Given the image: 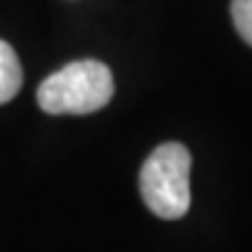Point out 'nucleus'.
I'll list each match as a JSON object with an SVG mask.
<instances>
[{
    "label": "nucleus",
    "instance_id": "obj_1",
    "mask_svg": "<svg viewBox=\"0 0 252 252\" xmlns=\"http://www.w3.org/2000/svg\"><path fill=\"white\" fill-rule=\"evenodd\" d=\"M113 98V75L98 60H77L64 64L39 85L36 100L52 116L95 113Z\"/></svg>",
    "mask_w": 252,
    "mask_h": 252
},
{
    "label": "nucleus",
    "instance_id": "obj_4",
    "mask_svg": "<svg viewBox=\"0 0 252 252\" xmlns=\"http://www.w3.org/2000/svg\"><path fill=\"white\" fill-rule=\"evenodd\" d=\"M232 21L250 47H252V0H232Z\"/></svg>",
    "mask_w": 252,
    "mask_h": 252
},
{
    "label": "nucleus",
    "instance_id": "obj_3",
    "mask_svg": "<svg viewBox=\"0 0 252 252\" xmlns=\"http://www.w3.org/2000/svg\"><path fill=\"white\" fill-rule=\"evenodd\" d=\"M24 85V70H21L18 54L8 41L0 39V106L18 95Z\"/></svg>",
    "mask_w": 252,
    "mask_h": 252
},
{
    "label": "nucleus",
    "instance_id": "obj_2",
    "mask_svg": "<svg viewBox=\"0 0 252 252\" xmlns=\"http://www.w3.org/2000/svg\"><path fill=\"white\" fill-rule=\"evenodd\" d=\"M190 152L178 142L159 144L139 173L142 198L159 219H180L190 206Z\"/></svg>",
    "mask_w": 252,
    "mask_h": 252
}]
</instances>
